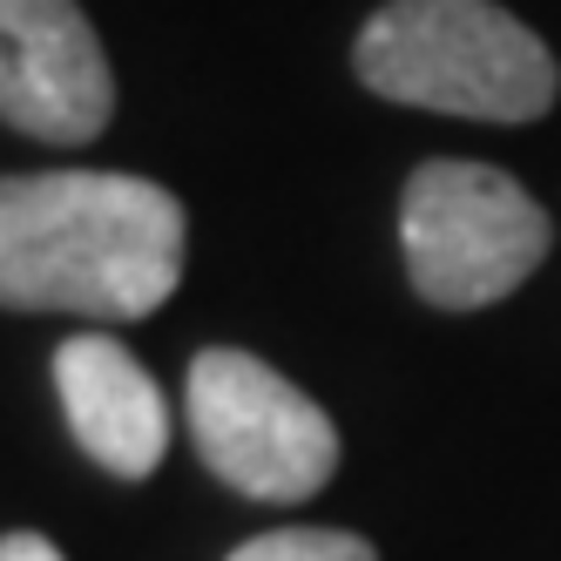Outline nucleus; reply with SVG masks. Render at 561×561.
Instances as JSON below:
<instances>
[{"instance_id": "f257e3e1", "label": "nucleus", "mask_w": 561, "mask_h": 561, "mask_svg": "<svg viewBox=\"0 0 561 561\" xmlns=\"http://www.w3.org/2000/svg\"><path fill=\"white\" fill-rule=\"evenodd\" d=\"M183 277V204L149 176H0V305L95 325L149 318Z\"/></svg>"}, {"instance_id": "f03ea898", "label": "nucleus", "mask_w": 561, "mask_h": 561, "mask_svg": "<svg viewBox=\"0 0 561 561\" xmlns=\"http://www.w3.org/2000/svg\"><path fill=\"white\" fill-rule=\"evenodd\" d=\"M373 95L467 123H535L561 95L548 42L494 0H386L352 48Z\"/></svg>"}, {"instance_id": "7ed1b4c3", "label": "nucleus", "mask_w": 561, "mask_h": 561, "mask_svg": "<svg viewBox=\"0 0 561 561\" xmlns=\"http://www.w3.org/2000/svg\"><path fill=\"white\" fill-rule=\"evenodd\" d=\"M399 251L426 305L480 311L520 291L548 264L554 224L507 170L433 156L399 190Z\"/></svg>"}, {"instance_id": "20e7f679", "label": "nucleus", "mask_w": 561, "mask_h": 561, "mask_svg": "<svg viewBox=\"0 0 561 561\" xmlns=\"http://www.w3.org/2000/svg\"><path fill=\"white\" fill-rule=\"evenodd\" d=\"M183 407L204 467L251 501H311L339 473L332 413L277 366H264L257 352L237 345L196 352Z\"/></svg>"}, {"instance_id": "39448f33", "label": "nucleus", "mask_w": 561, "mask_h": 561, "mask_svg": "<svg viewBox=\"0 0 561 561\" xmlns=\"http://www.w3.org/2000/svg\"><path fill=\"white\" fill-rule=\"evenodd\" d=\"M115 115V68L75 0H0V123L82 149Z\"/></svg>"}, {"instance_id": "423d86ee", "label": "nucleus", "mask_w": 561, "mask_h": 561, "mask_svg": "<svg viewBox=\"0 0 561 561\" xmlns=\"http://www.w3.org/2000/svg\"><path fill=\"white\" fill-rule=\"evenodd\" d=\"M55 392L82 454L115 480H149L170 447V407L142 358L108 332H75L55 352Z\"/></svg>"}, {"instance_id": "0eeeda50", "label": "nucleus", "mask_w": 561, "mask_h": 561, "mask_svg": "<svg viewBox=\"0 0 561 561\" xmlns=\"http://www.w3.org/2000/svg\"><path fill=\"white\" fill-rule=\"evenodd\" d=\"M230 561H379L366 535L345 528H277V535H251Z\"/></svg>"}, {"instance_id": "6e6552de", "label": "nucleus", "mask_w": 561, "mask_h": 561, "mask_svg": "<svg viewBox=\"0 0 561 561\" xmlns=\"http://www.w3.org/2000/svg\"><path fill=\"white\" fill-rule=\"evenodd\" d=\"M0 561H61L48 535H0Z\"/></svg>"}]
</instances>
